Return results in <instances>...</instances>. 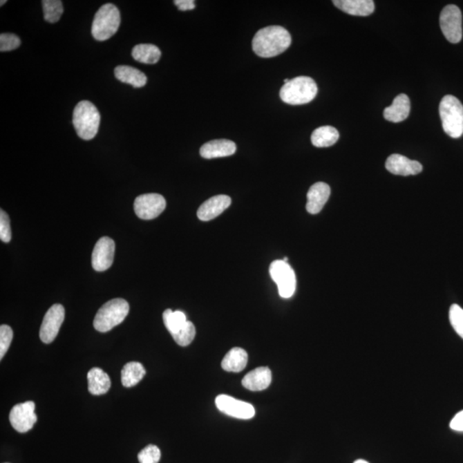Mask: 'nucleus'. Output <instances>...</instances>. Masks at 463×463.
Returning a JSON list of instances; mask_svg holds the SVG:
<instances>
[{"label": "nucleus", "mask_w": 463, "mask_h": 463, "mask_svg": "<svg viewBox=\"0 0 463 463\" xmlns=\"http://www.w3.org/2000/svg\"><path fill=\"white\" fill-rule=\"evenodd\" d=\"M290 32L281 26H269L256 32L252 40V49L261 58H273L290 48Z\"/></svg>", "instance_id": "f257e3e1"}, {"label": "nucleus", "mask_w": 463, "mask_h": 463, "mask_svg": "<svg viewBox=\"0 0 463 463\" xmlns=\"http://www.w3.org/2000/svg\"><path fill=\"white\" fill-rule=\"evenodd\" d=\"M101 115L91 102L78 103L73 112V124L77 136L84 140H91L98 133Z\"/></svg>", "instance_id": "f03ea898"}, {"label": "nucleus", "mask_w": 463, "mask_h": 463, "mask_svg": "<svg viewBox=\"0 0 463 463\" xmlns=\"http://www.w3.org/2000/svg\"><path fill=\"white\" fill-rule=\"evenodd\" d=\"M318 94L315 81L309 77H298L285 84L280 91L283 102L290 105H303L311 102Z\"/></svg>", "instance_id": "7ed1b4c3"}, {"label": "nucleus", "mask_w": 463, "mask_h": 463, "mask_svg": "<svg viewBox=\"0 0 463 463\" xmlns=\"http://www.w3.org/2000/svg\"><path fill=\"white\" fill-rule=\"evenodd\" d=\"M129 309V304L124 299H113L106 302L96 313L95 329L100 332H108L126 319Z\"/></svg>", "instance_id": "20e7f679"}, {"label": "nucleus", "mask_w": 463, "mask_h": 463, "mask_svg": "<svg viewBox=\"0 0 463 463\" xmlns=\"http://www.w3.org/2000/svg\"><path fill=\"white\" fill-rule=\"evenodd\" d=\"M440 115L444 133L453 138L463 134V105L453 95H445L440 102Z\"/></svg>", "instance_id": "39448f33"}, {"label": "nucleus", "mask_w": 463, "mask_h": 463, "mask_svg": "<svg viewBox=\"0 0 463 463\" xmlns=\"http://www.w3.org/2000/svg\"><path fill=\"white\" fill-rule=\"evenodd\" d=\"M120 22L119 9L113 3H106L98 10L93 21V37L100 41L108 40L119 30Z\"/></svg>", "instance_id": "423d86ee"}, {"label": "nucleus", "mask_w": 463, "mask_h": 463, "mask_svg": "<svg viewBox=\"0 0 463 463\" xmlns=\"http://www.w3.org/2000/svg\"><path fill=\"white\" fill-rule=\"evenodd\" d=\"M270 274L277 285L280 296L290 299L296 290V276L290 263L283 260H276L270 266Z\"/></svg>", "instance_id": "0eeeda50"}, {"label": "nucleus", "mask_w": 463, "mask_h": 463, "mask_svg": "<svg viewBox=\"0 0 463 463\" xmlns=\"http://www.w3.org/2000/svg\"><path fill=\"white\" fill-rule=\"evenodd\" d=\"M442 32L451 44H457L462 38V17L461 10L457 6H445L440 14Z\"/></svg>", "instance_id": "6e6552de"}, {"label": "nucleus", "mask_w": 463, "mask_h": 463, "mask_svg": "<svg viewBox=\"0 0 463 463\" xmlns=\"http://www.w3.org/2000/svg\"><path fill=\"white\" fill-rule=\"evenodd\" d=\"M166 200L162 195L149 193L138 196L134 202V210L139 218L152 220L158 217L166 208Z\"/></svg>", "instance_id": "1a4fd4ad"}, {"label": "nucleus", "mask_w": 463, "mask_h": 463, "mask_svg": "<svg viewBox=\"0 0 463 463\" xmlns=\"http://www.w3.org/2000/svg\"><path fill=\"white\" fill-rule=\"evenodd\" d=\"M216 408L223 414L240 419H250L255 415L254 406L248 402L237 400L227 395H220L216 398Z\"/></svg>", "instance_id": "9d476101"}, {"label": "nucleus", "mask_w": 463, "mask_h": 463, "mask_svg": "<svg viewBox=\"0 0 463 463\" xmlns=\"http://www.w3.org/2000/svg\"><path fill=\"white\" fill-rule=\"evenodd\" d=\"M64 319H65V308L62 305L55 304L49 308L40 330V338L44 343H51L55 341Z\"/></svg>", "instance_id": "9b49d317"}, {"label": "nucleus", "mask_w": 463, "mask_h": 463, "mask_svg": "<svg viewBox=\"0 0 463 463\" xmlns=\"http://www.w3.org/2000/svg\"><path fill=\"white\" fill-rule=\"evenodd\" d=\"M33 401H26L14 406L10 413V422L14 429L21 433L28 432L37 422Z\"/></svg>", "instance_id": "f8f14e48"}, {"label": "nucleus", "mask_w": 463, "mask_h": 463, "mask_svg": "<svg viewBox=\"0 0 463 463\" xmlns=\"http://www.w3.org/2000/svg\"><path fill=\"white\" fill-rule=\"evenodd\" d=\"M115 243L109 237L100 238L92 252V267L95 272H102L112 266L115 258Z\"/></svg>", "instance_id": "ddd939ff"}, {"label": "nucleus", "mask_w": 463, "mask_h": 463, "mask_svg": "<svg viewBox=\"0 0 463 463\" xmlns=\"http://www.w3.org/2000/svg\"><path fill=\"white\" fill-rule=\"evenodd\" d=\"M386 167L390 173L401 176H416L422 173L423 170V167L419 162L413 161L399 154L389 156Z\"/></svg>", "instance_id": "4468645a"}, {"label": "nucleus", "mask_w": 463, "mask_h": 463, "mask_svg": "<svg viewBox=\"0 0 463 463\" xmlns=\"http://www.w3.org/2000/svg\"><path fill=\"white\" fill-rule=\"evenodd\" d=\"M231 198L227 195H218L205 201L198 210L199 220L208 222L215 219L231 205Z\"/></svg>", "instance_id": "2eb2a0df"}, {"label": "nucleus", "mask_w": 463, "mask_h": 463, "mask_svg": "<svg viewBox=\"0 0 463 463\" xmlns=\"http://www.w3.org/2000/svg\"><path fill=\"white\" fill-rule=\"evenodd\" d=\"M237 146L233 141L227 139H217L206 142L200 149V155L202 158L214 159L227 158L233 155L236 152Z\"/></svg>", "instance_id": "dca6fc26"}, {"label": "nucleus", "mask_w": 463, "mask_h": 463, "mask_svg": "<svg viewBox=\"0 0 463 463\" xmlns=\"http://www.w3.org/2000/svg\"><path fill=\"white\" fill-rule=\"evenodd\" d=\"M330 196V187L329 185L323 182H318L312 185L308 193V204L306 210L312 215L319 214L329 200Z\"/></svg>", "instance_id": "f3484780"}, {"label": "nucleus", "mask_w": 463, "mask_h": 463, "mask_svg": "<svg viewBox=\"0 0 463 463\" xmlns=\"http://www.w3.org/2000/svg\"><path fill=\"white\" fill-rule=\"evenodd\" d=\"M272 370L266 366H262L248 372L242 379V386L249 390L261 391L266 390L272 384Z\"/></svg>", "instance_id": "a211bd4d"}, {"label": "nucleus", "mask_w": 463, "mask_h": 463, "mask_svg": "<svg viewBox=\"0 0 463 463\" xmlns=\"http://www.w3.org/2000/svg\"><path fill=\"white\" fill-rule=\"evenodd\" d=\"M410 100L405 94H401L395 98L393 105L388 106L384 111V117L388 121L393 123L401 122L410 113Z\"/></svg>", "instance_id": "6ab92c4d"}, {"label": "nucleus", "mask_w": 463, "mask_h": 463, "mask_svg": "<svg viewBox=\"0 0 463 463\" xmlns=\"http://www.w3.org/2000/svg\"><path fill=\"white\" fill-rule=\"evenodd\" d=\"M333 3L338 9L352 16H370L375 10L372 0H334Z\"/></svg>", "instance_id": "aec40b11"}, {"label": "nucleus", "mask_w": 463, "mask_h": 463, "mask_svg": "<svg viewBox=\"0 0 463 463\" xmlns=\"http://www.w3.org/2000/svg\"><path fill=\"white\" fill-rule=\"evenodd\" d=\"M88 391L92 395H104L111 387V380L104 370L101 368H92L88 372Z\"/></svg>", "instance_id": "412c9836"}, {"label": "nucleus", "mask_w": 463, "mask_h": 463, "mask_svg": "<svg viewBox=\"0 0 463 463\" xmlns=\"http://www.w3.org/2000/svg\"><path fill=\"white\" fill-rule=\"evenodd\" d=\"M115 77L122 83L131 84L134 88H142L147 84V77L141 70L128 66H119L115 70Z\"/></svg>", "instance_id": "4be33fe9"}, {"label": "nucleus", "mask_w": 463, "mask_h": 463, "mask_svg": "<svg viewBox=\"0 0 463 463\" xmlns=\"http://www.w3.org/2000/svg\"><path fill=\"white\" fill-rule=\"evenodd\" d=\"M247 361V352L243 348H234L223 359L222 368L227 372H240L245 368Z\"/></svg>", "instance_id": "5701e85b"}, {"label": "nucleus", "mask_w": 463, "mask_h": 463, "mask_svg": "<svg viewBox=\"0 0 463 463\" xmlns=\"http://www.w3.org/2000/svg\"><path fill=\"white\" fill-rule=\"evenodd\" d=\"M339 137L336 128L326 126L316 128L312 134L311 140L316 148H327L336 144Z\"/></svg>", "instance_id": "b1692460"}, {"label": "nucleus", "mask_w": 463, "mask_h": 463, "mask_svg": "<svg viewBox=\"0 0 463 463\" xmlns=\"http://www.w3.org/2000/svg\"><path fill=\"white\" fill-rule=\"evenodd\" d=\"M131 55L138 62L147 64V65H154L161 59L162 52L155 45L138 44L134 46Z\"/></svg>", "instance_id": "393cba45"}, {"label": "nucleus", "mask_w": 463, "mask_h": 463, "mask_svg": "<svg viewBox=\"0 0 463 463\" xmlns=\"http://www.w3.org/2000/svg\"><path fill=\"white\" fill-rule=\"evenodd\" d=\"M145 374L146 370L141 363L129 362L124 366L121 372V381L124 387H133L144 379Z\"/></svg>", "instance_id": "a878e982"}, {"label": "nucleus", "mask_w": 463, "mask_h": 463, "mask_svg": "<svg viewBox=\"0 0 463 463\" xmlns=\"http://www.w3.org/2000/svg\"><path fill=\"white\" fill-rule=\"evenodd\" d=\"M163 322L171 334H176L187 322V316L183 312L167 309L163 312Z\"/></svg>", "instance_id": "bb28decb"}, {"label": "nucleus", "mask_w": 463, "mask_h": 463, "mask_svg": "<svg viewBox=\"0 0 463 463\" xmlns=\"http://www.w3.org/2000/svg\"><path fill=\"white\" fill-rule=\"evenodd\" d=\"M44 19L50 23L59 22L64 12L62 1L60 0H44Z\"/></svg>", "instance_id": "cd10ccee"}, {"label": "nucleus", "mask_w": 463, "mask_h": 463, "mask_svg": "<svg viewBox=\"0 0 463 463\" xmlns=\"http://www.w3.org/2000/svg\"><path fill=\"white\" fill-rule=\"evenodd\" d=\"M196 336L194 324L187 321L176 334H172L173 340L181 347H187L192 343Z\"/></svg>", "instance_id": "c85d7f7f"}, {"label": "nucleus", "mask_w": 463, "mask_h": 463, "mask_svg": "<svg viewBox=\"0 0 463 463\" xmlns=\"http://www.w3.org/2000/svg\"><path fill=\"white\" fill-rule=\"evenodd\" d=\"M161 455V451L158 446L149 444L139 452L138 461L140 463H158Z\"/></svg>", "instance_id": "c756f323"}, {"label": "nucleus", "mask_w": 463, "mask_h": 463, "mask_svg": "<svg viewBox=\"0 0 463 463\" xmlns=\"http://www.w3.org/2000/svg\"><path fill=\"white\" fill-rule=\"evenodd\" d=\"M448 316H450V322L455 332L463 339V309L458 305H452Z\"/></svg>", "instance_id": "7c9ffc66"}, {"label": "nucleus", "mask_w": 463, "mask_h": 463, "mask_svg": "<svg viewBox=\"0 0 463 463\" xmlns=\"http://www.w3.org/2000/svg\"><path fill=\"white\" fill-rule=\"evenodd\" d=\"M13 331L12 328L6 324L0 327V359H3L12 343Z\"/></svg>", "instance_id": "2f4dec72"}, {"label": "nucleus", "mask_w": 463, "mask_h": 463, "mask_svg": "<svg viewBox=\"0 0 463 463\" xmlns=\"http://www.w3.org/2000/svg\"><path fill=\"white\" fill-rule=\"evenodd\" d=\"M21 41L19 37L14 34L2 33L0 35V51H12L19 48Z\"/></svg>", "instance_id": "473e14b6"}, {"label": "nucleus", "mask_w": 463, "mask_h": 463, "mask_svg": "<svg viewBox=\"0 0 463 463\" xmlns=\"http://www.w3.org/2000/svg\"><path fill=\"white\" fill-rule=\"evenodd\" d=\"M0 238L5 243H9L12 240L9 216L3 209L0 211Z\"/></svg>", "instance_id": "72a5a7b5"}, {"label": "nucleus", "mask_w": 463, "mask_h": 463, "mask_svg": "<svg viewBox=\"0 0 463 463\" xmlns=\"http://www.w3.org/2000/svg\"><path fill=\"white\" fill-rule=\"evenodd\" d=\"M450 426L452 430L457 431V432H463V410L459 412L452 419Z\"/></svg>", "instance_id": "f704fd0d"}, {"label": "nucleus", "mask_w": 463, "mask_h": 463, "mask_svg": "<svg viewBox=\"0 0 463 463\" xmlns=\"http://www.w3.org/2000/svg\"><path fill=\"white\" fill-rule=\"evenodd\" d=\"M174 5H176L180 10H182V12L196 8V3L193 0H176V1H174Z\"/></svg>", "instance_id": "c9c22d12"}, {"label": "nucleus", "mask_w": 463, "mask_h": 463, "mask_svg": "<svg viewBox=\"0 0 463 463\" xmlns=\"http://www.w3.org/2000/svg\"><path fill=\"white\" fill-rule=\"evenodd\" d=\"M354 463H369V462L365 460H362V459H359V460L355 461Z\"/></svg>", "instance_id": "e433bc0d"}, {"label": "nucleus", "mask_w": 463, "mask_h": 463, "mask_svg": "<svg viewBox=\"0 0 463 463\" xmlns=\"http://www.w3.org/2000/svg\"><path fill=\"white\" fill-rule=\"evenodd\" d=\"M6 3V0H3V1L2 0L1 3H0V6H3V5H5Z\"/></svg>", "instance_id": "4c0bfd02"}]
</instances>
